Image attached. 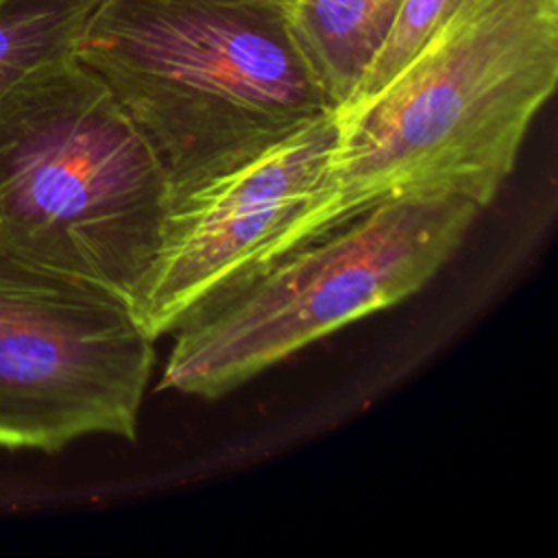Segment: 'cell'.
I'll return each mask as SVG.
<instances>
[{"mask_svg":"<svg viewBox=\"0 0 558 558\" xmlns=\"http://www.w3.org/2000/svg\"><path fill=\"white\" fill-rule=\"evenodd\" d=\"M403 0H288L299 46L342 107L386 39Z\"/></svg>","mask_w":558,"mask_h":558,"instance_id":"7","label":"cell"},{"mask_svg":"<svg viewBox=\"0 0 558 558\" xmlns=\"http://www.w3.org/2000/svg\"><path fill=\"white\" fill-rule=\"evenodd\" d=\"M155 338L133 305L0 251V447L135 440Z\"/></svg>","mask_w":558,"mask_h":558,"instance_id":"5","label":"cell"},{"mask_svg":"<svg viewBox=\"0 0 558 558\" xmlns=\"http://www.w3.org/2000/svg\"><path fill=\"white\" fill-rule=\"evenodd\" d=\"M100 0H0V98L28 72L74 54Z\"/></svg>","mask_w":558,"mask_h":558,"instance_id":"8","label":"cell"},{"mask_svg":"<svg viewBox=\"0 0 558 558\" xmlns=\"http://www.w3.org/2000/svg\"><path fill=\"white\" fill-rule=\"evenodd\" d=\"M168 203L148 142L74 54L0 98V251L133 305Z\"/></svg>","mask_w":558,"mask_h":558,"instance_id":"3","label":"cell"},{"mask_svg":"<svg viewBox=\"0 0 558 558\" xmlns=\"http://www.w3.org/2000/svg\"><path fill=\"white\" fill-rule=\"evenodd\" d=\"M462 2L464 0H403L386 39L344 105L373 94L395 76Z\"/></svg>","mask_w":558,"mask_h":558,"instance_id":"9","label":"cell"},{"mask_svg":"<svg viewBox=\"0 0 558 558\" xmlns=\"http://www.w3.org/2000/svg\"><path fill=\"white\" fill-rule=\"evenodd\" d=\"M336 133L333 111L259 155L170 194L157 255L133 301L155 340L248 270L312 205L325 185Z\"/></svg>","mask_w":558,"mask_h":558,"instance_id":"6","label":"cell"},{"mask_svg":"<svg viewBox=\"0 0 558 558\" xmlns=\"http://www.w3.org/2000/svg\"><path fill=\"white\" fill-rule=\"evenodd\" d=\"M74 57L144 135L170 194L336 111L288 0H100Z\"/></svg>","mask_w":558,"mask_h":558,"instance_id":"2","label":"cell"},{"mask_svg":"<svg viewBox=\"0 0 558 558\" xmlns=\"http://www.w3.org/2000/svg\"><path fill=\"white\" fill-rule=\"evenodd\" d=\"M556 81L558 0H464L379 89L336 109L323 190L248 270L384 201L490 205Z\"/></svg>","mask_w":558,"mask_h":558,"instance_id":"1","label":"cell"},{"mask_svg":"<svg viewBox=\"0 0 558 558\" xmlns=\"http://www.w3.org/2000/svg\"><path fill=\"white\" fill-rule=\"evenodd\" d=\"M477 214L458 196L384 201L233 277L174 327L159 390L218 399L412 296L460 248Z\"/></svg>","mask_w":558,"mask_h":558,"instance_id":"4","label":"cell"}]
</instances>
